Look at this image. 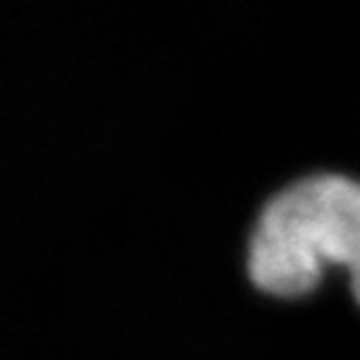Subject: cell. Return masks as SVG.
Segmentation results:
<instances>
[{
    "label": "cell",
    "mask_w": 360,
    "mask_h": 360,
    "mask_svg": "<svg viewBox=\"0 0 360 360\" xmlns=\"http://www.w3.org/2000/svg\"><path fill=\"white\" fill-rule=\"evenodd\" d=\"M329 266L349 273L360 304V182L315 173L269 199L247 241V276L264 295H309Z\"/></svg>",
    "instance_id": "6da1fadb"
}]
</instances>
